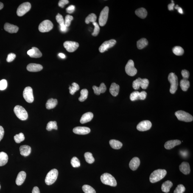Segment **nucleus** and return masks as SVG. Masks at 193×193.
<instances>
[{
    "instance_id": "f257e3e1",
    "label": "nucleus",
    "mask_w": 193,
    "mask_h": 193,
    "mask_svg": "<svg viewBox=\"0 0 193 193\" xmlns=\"http://www.w3.org/2000/svg\"><path fill=\"white\" fill-rule=\"evenodd\" d=\"M167 174L165 169H158L153 171L151 174L149 180L151 183H156L162 179Z\"/></svg>"
},
{
    "instance_id": "f03ea898",
    "label": "nucleus",
    "mask_w": 193,
    "mask_h": 193,
    "mask_svg": "<svg viewBox=\"0 0 193 193\" xmlns=\"http://www.w3.org/2000/svg\"><path fill=\"white\" fill-rule=\"evenodd\" d=\"M101 180L103 183L109 186L115 187L117 185V183L115 177L109 174L105 173L102 174L101 177Z\"/></svg>"
},
{
    "instance_id": "7ed1b4c3",
    "label": "nucleus",
    "mask_w": 193,
    "mask_h": 193,
    "mask_svg": "<svg viewBox=\"0 0 193 193\" xmlns=\"http://www.w3.org/2000/svg\"><path fill=\"white\" fill-rule=\"evenodd\" d=\"M168 80L171 84L169 91L172 94H174L178 88V77L174 73H171L168 76Z\"/></svg>"
},
{
    "instance_id": "20e7f679",
    "label": "nucleus",
    "mask_w": 193,
    "mask_h": 193,
    "mask_svg": "<svg viewBox=\"0 0 193 193\" xmlns=\"http://www.w3.org/2000/svg\"><path fill=\"white\" fill-rule=\"evenodd\" d=\"M58 174V171L57 169H52L47 175L45 178V183L48 185L53 184L57 180Z\"/></svg>"
},
{
    "instance_id": "39448f33",
    "label": "nucleus",
    "mask_w": 193,
    "mask_h": 193,
    "mask_svg": "<svg viewBox=\"0 0 193 193\" xmlns=\"http://www.w3.org/2000/svg\"><path fill=\"white\" fill-rule=\"evenodd\" d=\"M14 111L18 119L24 121L27 119L28 114L26 110L21 106L17 105L14 109Z\"/></svg>"
},
{
    "instance_id": "423d86ee",
    "label": "nucleus",
    "mask_w": 193,
    "mask_h": 193,
    "mask_svg": "<svg viewBox=\"0 0 193 193\" xmlns=\"http://www.w3.org/2000/svg\"><path fill=\"white\" fill-rule=\"evenodd\" d=\"M175 115L179 120L185 122H190L193 120V116L189 113L183 110H178L176 112Z\"/></svg>"
},
{
    "instance_id": "0eeeda50",
    "label": "nucleus",
    "mask_w": 193,
    "mask_h": 193,
    "mask_svg": "<svg viewBox=\"0 0 193 193\" xmlns=\"http://www.w3.org/2000/svg\"><path fill=\"white\" fill-rule=\"evenodd\" d=\"M53 25L49 20H46L40 23L38 27L39 30L42 33L49 32L52 30Z\"/></svg>"
},
{
    "instance_id": "6e6552de",
    "label": "nucleus",
    "mask_w": 193,
    "mask_h": 193,
    "mask_svg": "<svg viewBox=\"0 0 193 193\" xmlns=\"http://www.w3.org/2000/svg\"><path fill=\"white\" fill-rule=\"evenodd\" d=\"M31 7V4L29 2L23 3L20 5L17 10V13L18 16H23L30 10Z\"/></svg>"
},
{
    "instance_id": "1a4fd4ad",
    "label": "nucleus",
    "mask_w": 193,
    "mask_h": 193,
    "mask_svg": "<svg viewBox=\"0 0 193 193\" xmlns=\"http://www.w3.org/2000/svg\"><path fill=\"white\" fill-rule=\"evenodd\" d=\"M109 8L105 7L101 12L99 18V23L101 26L105 25L108 19Z\"/></svg>"
},
{
    "instance_id": "9d476101",
    "label": "nucleus",
    "mask_w": 193,
    "mask_h": 193,
    "mask_svg": "<svg viewBox=\"0 0 193 193\" xmlns=\"http://www.w3.org/2000/svg\"><path fill=\"white\" fill-rule=\"evenodd\" d=\"M125 71L129 76H133L137 74V70L134 66L133 60H130L128 62L125 67Z\"/></svg>"
},
{
    "instance_id": "9b49d317",
    "label": "nucleus",
    "mask_w": 193,
    "mask_h": 193,
    "mask_svg": "<svg viewBox=\"0 0 193 193\" xmlns=\"http://www.w3.org/2000/svg\"><path fill=\"white\" fill-rule=\"evenodd\" d=\"M23 96L25 100L29 103H32L34 101V96L33 90L30 87H27L24 89L23 92Z\"/></svg>"
},
{
    "instance_id": "f8f14e48",
    "label": "nucleus",
    "mask_w": 193,
    "mask_h": 193,
    "mask_svg": "<svg viewBox=\"0 0 193 193\" xmlns=\"http://www.w3.org/2000/svg\"><path fill=\"white\" fill-rule=\"evenodd\" d=\"M63 46L68 52H73L77 49L79 44L75 42L67 41L64 43Z\"/></svg>"
},
{
    "instance_id": "ddd939ff",
    "label": "nucleus",
    "mask_w": 193,
    "mask_h": 193,
    "mask_svg": "<svg viewBox=\"0 0 193 193\" xmlns=\"http://www.w3.org/2000/svg\"><path fill=\"white\" fill-rule=\"evenodd\" d=\"M116 43V40H111L108 41L104 42L99 47V50L101 53H103L106 51L109 48L113 47Z\"/></svg>"
},
{
    "instance_id": "4468645a",
    "label": "nucleus",
    "mask_w": 193,
    "mask_h": 193,
    "mask_svg": "<svg viewBox=\"0 0 193 193\" xmlns=\"http://www.w3.org/2000/svg\"><path fill=\"white\" fill-rule=\"evenodd\" d=\"M152 126V123L150 121L145 120L139 123L137 126V129L140 131H145L149 130L151 128Z\"/></svg>"
},
{
    "instance_id": "2eb2a0df",
    "label": "nucleus",
    "mask_w": 193,
    "mask_h": 193,
    "mask_svg": "<svg viewBox=\"0 0 193 193\" xmlns=\"http://www.w3.org/2000/svg\"><path fill=\"white\" fill-rule=\"evenodd\" d=\"M91 130L89 128L85 127H77L73 129V132L76 134L85 135L90 133Z\"/></svg>"
},
{
    "instance_id": "dca6fc26",
    "label": "nucleus",
    "mask_w": 193,
    "mask_h": 193,
    "mask_svg": "<svg viewBox=\"0 0 193 193\" xmlns=\"http://www.w3.org/2000/svg\"><path fill=\"white\" fill-rule=\"evenodd\" d=\"M43 66L41 65L35 63H31L28 65L26 69L31 72H37L43 69Z\"/></svg>"
},
{
    "instance_id": "f3484780",
    "label": "nucleus",
    "mask_w": 193,
    "mask_h": 193,
    "mask_svg": "<svg viewBox=\"0 0 193 193\" xmlns=\"http://www.w3.org/2000/svg\"><path fill=\"white\" fill-rule=\"evenodd\" d=\"M140 164V161L137 157H134L131 160L129 163V167L133 171L136 170Z\"/></svg>"
},
{
    "instance_id": "a211bd4d",
    "label": "nucleus",
    "mask_w": 193,
    "mask_h": 193,
    "mask_svg": "<svg viewBox=\"0 0 193 193\" xmlns=\"http://www.w3.org/2000/svg\"><path fill=\"white\" fill-rule=\"evenodd\" d=\"M4 29L6 31L10 33H16L19 30L18 26L7 23L4 24Z\"/></svg>"
},
{
    "instance_id": "6ab92c4d",
    "label": "nucleus",
    "mask_w": 193,
    "mask_h": 193,
    "mask_svg": "<svg viewBox=\"0 0 193 193\" xmlns=\"http://www.w3.org/2000/svg\"><path fill=\"white\" fill-rule=\"evenodd\" d=\"M181 143V141L179 140H172L166 142L164 146L166 149H170L173 148L176 146L180 144Z\"/></svg>"
},
{
    "instance_id": "aec40b11",
    "label": "nucleus",
    "mask_w": 193,
    "mask_h": 193,
    "mask_svg": "<svg viewBox=\"0 0 193 193\" xmlns=\"http://www.w3.org/2000/svg\"><path fill=\"white\" fill-rule=\"evenodd\" d=\"M179 169L181 172L185 175H188L190 172V168L189 163L183 162L180 165Z\"/></svg>"
},
{
    "instance_id": "412c9836",
    "label": "nucleus",
    "mask_w": 193,
    "mask_h": 193,
    "mask_svg": "<svg viewBox=\"0 0 193 193\" xmlns=\"http://www.w3.org/2000/svg\"><path fill=\"white\" fill-rule=\"evenodd\" d=\"M93 89L95 94L97 95H99L101 93H103L106 91L107 88L105 84L103 83H101L100 86L98 87L94 85L93 87Z\"/></svg>"
},
{
    "instance_id": "4be33fe9",
    "label": "nucleus",
    "mask_w": 193,
    "mask_h": 193,
    "mask_svg": "<svg viewBox=\"0 0 193 193\" xmlns=\"http://www.w3.org/2000/svg\"><path fill=\"white\" fill-rule=\"evenodd\" d=\"M26 174L24 171H22L18 174L17 176L15 183L18 186H20L23 184L26 179Z\"/></svg>"
},
{
    "instance_id": "5701e85b",
    "label": "nucleus",
    "mask_w": 193,
    "mask_h": 193,
    "mask_svg": "<svg viewBox=\"0 0 193 193\" xmlns=\"http://www.w3.org/2000/svg\"><path fill=\"white\" fill-rule=\"evenodd\" d=\"M93 117V115L91 112H88L82 115L80 119L81 124H84L91 121Z\"/></svg>"
},
{
    "instance_id": "b1692460",
    "label": "nucleus",
    "mask_w": 193,
    "mask_h": 193,
    "mask_svg": "<svg viewBox=\"0 0 193 193\" xmlns=\"http://www.w3.org/2000/svg\"><path fill=\"white\" fill-rule=\"evenodd\" d=\"M20 153L24 156H27L30 155L31 152V148L30 146L28 145H23L19 148Z\"/></svg>"
},
{
    "instance_id": "393cba45",
    "label": "nucleus",
    "mask_w": 193,
    "mask_h": 193,
    "mask_svg": "<svg viewBox=\"0 0 193 193\" xmlns=\"http://www.w3.org/2000/svg\"><path fill=\"white\" fill-rule=\"evenodd\" d=\"M119 86L117 84L113 83L111 84L110 88V93L113 96H116L119 94Z\"/></svg>"
},
{
    "instance_id": "a878e982",
    "label": "nucleus",
    "mask_w": 193,
    "mask_h": 193,
    "mask_svg": "<svg viewBox=\"0 0 193 193\" xmlns=\"http://www.w3.org/2000/svg\"><path fill=\"white\" fill-rule=\"evenodd\" d=\"M173 183L170 181L168 180L163 183L161 186L162 190L165 193L169 192L171 188L172 187Z\"/></svg>"
},
{
    "instance_id": "bb28decb",
    "label": "nucleus",
    "mask_w": 193,
    "mask_h": 193,
    "mask_svg": "<svg viewBox=\"0 0 193 193\" xmlns=\"http://www.w3.org/2000/svg\"><path fill=\"white\" fill-rule=\"evenodd\" d=\"M8 157L7 154L3 152H0V166H2L7 164Z\"/></svg>"
},
{
    "instance_id": "cd10ccee",
    "label": "nucleus",
    "mask_w": 193,
    "mask_h": 193,
    "mask_svg": "<svg viewBox=\"0 0 193 193\" xmlns=\"http://www.w3.org/2000/svg\"><path fill=\"white\" fill-rule=\"evenodd\" d=\"M58 103L57 99H51L48 100L46 104V107L48 110L52 109L55 108Z\"/></svg>"
},
{
    "instance_id": "c85d7f7f",
    "label": "nucleus",
    "mask_w": 193,
    "mask_h": 193,
    "mask_svg": "<svg viewBox=\"0 0 193 193\" xmlns=\"http://www.w3.org/2000/svg\"><path fill=\"white\" fill-rule=\"evenodd\" d=\"M110 144L112 148L116 149H120L123 145L121 142L115 140H110Z\"/></svg>"
},
{
    "instance_id": "c756f323",
    "label": "nucleus",
    "mask_w": 193,
    "mask_h": 193,
    "mask_svg": "<svg viewBox=\"0 0 193 193\" xmlns=\"http://www.w3.org/2000/svg\"><path fill=\"white\" fill-rule=\"evenodd\" d=\"M135 13L137 16L142 19L145 18L147 15V10L143 8L137 9L135 11Z\"/></svg>"
},
{
    "instance_id": "7c9ffc66",
    "label": "nucleus",
    "mask_w": 193,
    "mask_h": 193,
    "mask_svg": "<svg viewBox=\"0 0 193 193\" xmlns=\"http://www.w3.org/2000/svg\"><path fill=\"white\" fill-rule=\"evenodd\" d=\"M180 85L183 91H186L190 86V82L187 79H182L180 82Z\"/></svg>"
},
{
    "instance_id": "2f4dec72",
    "label": "nucleus",
    "mask_w": 193,
    "mask_h": 193,
    "mask_svg": "<svg viewBox=\"0 0 193 193\" xmlns=\"http://www.w3.org/2000/svg\"><path fill=\"white\" fill-rule=\"evenodd\" d=\"M148 44V42L146 38H143L137 42V47L138 49H141L144 48Z\"/></svg>"
},
{
    "instance_id": "473e14b6",
    "label": "nucleus",
    "mask_w": 193,
    "mask_h": 193,
    "mask_svg": "<svg viewBox=\"0 0 193 193\" xmlns=\"http://www.w3.org/2000/svg\"><path fill=\"white\" fill-rule=\"evenodd\" d=\"M81 96L79 98V100L80 102H83L86 100L88 96V92L87 90L84 89L81 91Z\"/></svg>"
},
{
    "instance_id": "72a5a7b5",
    "label": "nucleus",
    "mask_w": 193,
    "mask_h": 193,
    "mask_svg": "<svg viewBox=\"0 0 193 193\" xmlns=\"http://www.w3.org/2000/svg\"><path fill=\"white\" fill-rule=\"evenodd\" d=\"M85 161L90 164H92L94 161V158L93 156L92 153L89 152H87L85 153Z\"/></svg>"
},
{
    "instance_id": "f704fd0d",
    "label": "nucleus",
    "mask_w": 193,
    "mask_h": 193,
    "mask_svg": "<svg viewBox=\"0 0 193 193\" xmlns=\"http://www.w3.org/2000/svg\"><path fill=\"white\" fill-rule=\"evenodd\" d=\"M172 51L174 53L176 56H182L184 53V50L180 46L175 47L173 48Z\"/></svg>"
},
{
    "instance_id": "c9c22d12",
    "label": "nucleus",
    "mask_w": 193,
    "mask_h": 193,
    "mask_svg": "<svg viewBox=\"0 0 193 193\" xmlns=\"http://www.w3.org/2000/svg\"><path fill=\"white\" fill-rule=\"evenodd\" d=\"M46 129L48 131H51L53 129L57 130L58 127L57 122L55 121H50L48 123Z\"/></svg>"
},
{
    "instance_id": "e433bc0d",
    "label": "nucleus",
    "mask_w": 193,
    "mask_h": 193,
    "mask_svg": "<svg viewBox=\"0 0 193 193\" xmlns=\"http://www.w3.org/2000/svg\"><path fill=\"white\" fill-rule=\"evenodd\" d=\"M96 16L95 14L91 13L87 17L85 20V22L87 24H89L90 22H96Z\"/></svg>"
},
{
    "instance_id": "4c0bfd02",
    "label": "nucleus",
    "mask_w": 193,
    "mask_h": 193,
    "mask_svg": "<svg viewBox=\"0 0 193 193\" xmlns=\"http://www.w3.org/2000/svg\"><path fill=\"white\" fill-rule=\"evenodd\" d=\"M140 86L143 89H146L149 85V82L148 79L146 78L142 79L139 78Z\"/></svg>"
},
{
    "instance_id": "58836bf2",
    "label": "nucleus",
    "mask_w": 193,
    "mask_h": 193,
    "mask_svg": "<svg viewBox=\"0 0 193 193\" xmlns=\"http://www.w3.org/2000/svg\"><path fill=\"white\" fill-rule=\"evenodd\" d=\"M72 86H69V93L71 95H74L75 93L78 91L80 88L78 84L75 82L72 83Z\"/></svg>"
},
{
    "instance_id": "ea45409f",
    "label": "nucleus",
    "mask_w": 193,
    "mask_h": 193,
    "mask_svg": "<svg viewBox=\"0 0 193 193\" xmlns=\"http://www.w3.org/2000/svg\"><path fill=\"white\" fill-rule=\"evenodd\" d=\"M82 190L85 193H96L95 190L88 185H83Z\"/></svg>"
},
{
    "instance_id": "a19ab883",
    "label": "nucleus",
    "mask_w": 193,
    "mask_h": 193,
    "mask_svg": "<svg viewBox=\"0 0 193 193\" xmlns=\"http://www.w3.org/2000/svg\"><path fill=\"white\" fill-rule=\"evenodd\" d=\"M14 140L17 143L19 144L22 142L24 141L25 137L24 134L22 133H21L15 135L14 136Z\"/></svg>"
},
{
    "instance_id": "79ce46f5",
    "label": "nucleus",
    "mask_w": 193,
    "mask_h": 193,
    "mask_svg": "<svg viewBox=\"0 0 193 193\" xmlns=\"http://www.w3.org/2000/svg\"><path fill=\"white\" fill-rule=\"evenodd\" d=\"M71 164L73 167H78L80 166V163L78 158L77 157H74L72 159Z\"/></svg>"
},
{
    "instance_id": "37998d69",
    "label": "nucleus",
    "mask_w": 193,
    "mask_h": 193,
    "mask_svg": "<svg viewBox=\"0 0 193 193\" xmlns=\"http://www.w3.org/2000/svg\"><path fill=\"white\" fill-rule=\"evenodd\" d=\"M32 49H33L35 51V53L33 55L30 56L31 57L34 58H39L42 56V54L38 48L33 47L32 48Z\"/></svg>"
},
{
    "instance_id": "c03bdc74",
    "label": "nucleus",
    "mask_w": 193,
    "mask_h": 193,
    "mask_svg": "<svg viewBox=\"0 0 193 193\" xmlns=\"http://www.w3.org/2000/svg\"><path fill=\"white\" fill-rule=\"evenodd\" d=\"M140 92L138 91H135L132 92L130 94V100L132 101L139 99Z\"/></svg>"
},
{
    "instance_id": "a18cd8bd",
    "label": "nucleus",
    "mask_w": 193,
    "mask_h": 193,
    "mask_svg": "<svg viewBox=\"0 0 193 193\" xmlns=\"http://www.w3.org/2000/svg\"><path fill=\"white\" fill-rule=\"evenodd\" d=\"M74 19V17L69 15H67L64 24L67 27H69L70 26L71 21Z\"/></svg>"
},
{
    "instance_id": "49530a36",
    "label": "nucleus",
    "mask_w": 193,
    "mask_h": 193,
    "mask_svg": "<svg viewBox=\"0 0 193 193\" xmlns=\"http://www.w3.org/2000/svg\"><path fill=\"white\" fill-rule=\"evenodd\" d=\"M93 26H94V29L93 32L92 33V35L93 36H96L99 34L100 31V28L99 27V25L96 22L92 23Z\"/></svg>"
},
{
    "instance_id": "de8ad7c7",
    "label": "nucleus",
    "mask_w": 193,
    "mask_h": 193,
    "mask_svg": "<svg viewBox=\"0 0 193 193\" xmlns=\"http://www.w3.org/2000/svg\"><path fill=\"white\" fill-rule=\"evenodd\" d=\"M186 190V189L183 185L180 184L177 186L174 191V193H183Z\"/></svg>"
},
{
    "instance_id": "09e8293b",
    "label": "nucleus",
    "mask_w": 193,
    "mask_h": 193,
    "mask_svg": "<svg viewBox=\"0 0 193 193\" xmlns=\"http://www.w3.org/2000/svg\"><path fill=\"white\" fill-rule=\"evenodd\" d=\"M56 20L57 22L60 25V26L64 24L65 21L63 17L60 13L58 14V15L56 16Z\"/></svg>"
},
{
    "instance_id": "8fccbe9b",
    "label": "nucleus",
    "mask_w": 193,
    "mask_h": 193,
    "mask_svg": "<svg viewBox=\"0 0 193 193\" xmlns=\"http://www.w3.org/2000/svg\"><path fill=\"white\" fill-rule=\"evenodd\" d=\"M7 87V82L6 79H2L0 81V90H4Z\"/></svg>"
},
{
    "instance_id": "3c124183",
    "label": "nucleus",
    "mask_w": 193,
    "mask_h": 193,
    "mask_svg": "<svg viewBox=\"0 0 193 193\" xmlns=\"http://www.w3.org/2000/svg\"><path fill=\"white\" fill-rule=\"evenodd\" d=\"M132 87L134 89L138 90L140 88V83L139 78L134 81L132 83Z\"/></svg>"
},
{
    "instance_id": "603ef678",
    "label": "nucleus",
    "mask_w": 193,
    "mask_h": 193,
    "mask_svg": "<svg viewBox=\"0 0 193 193\" xmlns=\"http://www.w3.org/2000/svg\"><path fill=\"white\" fill-rule=\"evenodd\" d=\"M16 55L13 53H10L8 55L7 59V61L8 62H10L13 61L16 57Z\"/></svg>"
},
{
    "instance_id": "864d4df0",
    "label": "nucleus",
    "mask_w": 193,
    "mask_h": 193,
    "mask_svg": "<svg viewBox=\"0 0 193 193\" xmlns=\"http://www.w3.org/2000/svg\"><path fill=\"white\" fill-rule=\"evenodd\" d=\"M181 74L183 79H187L189 78L190 76L189 72L186 70H183L181 72Z\"/></svg>"
},
{
    "instance_id": "5fc2aeb1",
    "label": "nucleus",
    "mask_w": 193,
    "mask_h": 193,
    "mask_svg": "<svg viewBox=\"0 0 193 193\" xmlns=\"http://www.w3.org/2000/svg\"><path fill=\"white\" fill-rule=\"evenodd\" d=\"M68 3H69V1L68 0H60L59 1L58 6L59 7L63 8L65 6L68 4Z\"/></svg>"
},
{
    "instance_id": "6e6d98bb",
    "label": "nucleus",
    "mask_w": 193,
    "mask_h": 193,
    "mask_svg": "<svg viewBox=\"0 0 193 193\" xmlns=\"http://www.w3.org/2000/svg\"><path fill=\"white\" fill-rule=\"evenodd\" d=\"M147 93L146 91H142L140 92L139 99L143 100L146 99Z\"/></svg>"
},
{
    "instance_id": "4d7b16f0",
    "label": "nucleus",
    "mask_w": 193,
    "mask_h": 193,
    "mask_svg": "<svg viewBox=\"0 0 193 193\" xmlns=\"http://www.w3.org/2000/svg\"><path fill=\"white\" fill-rule=\"evenodd\" d=\"M75 9V6L74 5H71L67 8L66 10L67 13L69 14H71L73 12H74Z\"/></svg>"
},
{
    "instance_id": "13d9d810",
    "label": "nucleus",
    "mask_w": 193,
    "mask_h": 193,
    "mask_svg": "<svg viewBox=\"0 0 193 193\" xmlns=\"http://www.w3.org/2000/svg\"><path fill=\"white\" fill-rule=\"evenodd\" d=\"M4 131L3 128L0 126V141L3 137Z\"/></svg>"
},
{
    "instance_id": "bf43d9fd",
    "label": "nucleus",
    "mask_w": 193,
    "mask_h": 193,
    "mask_svg": "<svg viewBox=\"0 0 193 193\" xmlns=\"http://www.w3.org/2000/svg\"><path fill=\"white\" fill-rule=\"evenodd\" d=\"M172 1V2H171V3L168 5V9H169V10H173L174 7L175 6V4H174V1Z\"/></svg>"
},
{
    "instance_id": "052dcab7",
    "label": "nucleus",
    "mask_w": 193,
    "mask_h": 193,
    "mask_svg": "<svg viewBox=\"0 0 193 193\" xmlns=\"http://www.w3.org/2000/svg\"><path fill=\"white\" fill-rule=\"evenodd\" d=\"M60 26V30L62 32H66L67 30V27H66L65 24Z\"/></svg>"
},
{
    "instance_id": "680f3d73",
    "label": "nucleus",
    "mask_w": 193,
    "mask_h": 193,
    "mask_svg": "<svg viewBox=\"0 0 193 193\" xmlns=\"http://www.w3.org/2000/svg\"><path fill=\"white\" fill-rule=\"evenodd\" d=\"M32 193H40L39 188L36 186L32 190Z\"/></svg>"
},
{
    "instance_id": "e2e57ef3",
    "label": "nucleus",
    "mask_w": 193,
    "mask_h": 193,
    "mask_svg": "<svg viewBox=\"0 0 193 193\" xmlns=\"http://www.w3.org/2000/svg\"><path fill=\"white\" fill-rule=\"evenodd\" d=\"M175 8L177 9L178 10V11L180 14H183V9H182L181 8L179 7L178 5H177L175 7Z\"/></svg>"
},
{
    "instance_id": "0e129e2a",
    "label": "nucleus",
    "mask_w": 193,
    "mask_h": 193,
    "mask_svg": "<svg viewBox=\"0 0 193 193\" xmlns=\"http://www.w3.org/2000/svg\"><path fill=\"white\" fill-rule=\"evenodd\" d=\"M35 53V51H34L33 49H31L29 50L27 52V54L29 56H32Z\"/></svg>"
},
{
    "instance_id": "69168bd1",
    "label": "nucleus",
    "mask_w": 193,
    "mask_h": 193,
    "mask_svg": "<svg viewBox=\"0 0 193 193\" xmlns=\"http://www.w3.org/2000/svg\"><path fill=\"white\" fill-rule=\"evenodd\" d=\"M59 56L62 58H66V56L64 54L62 53H60L59 54Z\"/></svg>"
},
{
    "instance_id": "338daca9",
    "label": "nucleus",
    "mask_w": 193,
    "mask_h": 193,
    "mask_svg": "<svg viewBox=\"0 0 193 193\" xmlns=\"http://www.w3.org/2000/svg\"><path fill=\"white\" fill-rule=\"evenodd\" d=\"M3 7V4L2 3L0 2V10H1V9H2Z\"/></svg>"
},
{
    "instance_id": "774afa93",
    "label": "nucleus",
    "mask_w": 193,
    "mask_h": 193,
    "mask_svg": "<svg viewBox=\"0 0 193 193\" xmlns=\"http://www.w3.org/2000/svg\"><path fill=\"white\" fill-rule=\"evenodd\" d=\"M1 185H0V189H1Z\"/></svg>"
}]
</instances>
